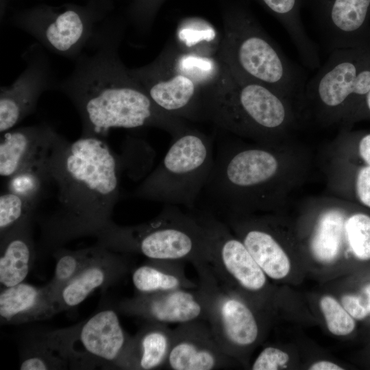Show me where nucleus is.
Returning a JSON list of instances; mask_svg holds the SVG:
<instances>
[{
  "label": "nucleus",
  "mask_w": 370,
  "mask_h": 370,
  "mask_svg": "<svg viewBox=\"0 0 370 370\" xmlns=\"http://www.w3.org/2000/svg\"><path fill=\"white\" fill-rule=\"evenodd\" d=\"M123 29L99 28L58 90L72 103L81 136L106 139L113 128L155 127L173 138L184 121L157 106L119 56Z\"/></svg>",
  "instance_id": "f257e3e1"
},
{
  "label": "nucleus",
  "mask_w": 370,
  "mask_h": 370,
  "mask_svg": "<svg viewBox=\"0 0 370 370\" xmlns=\"http://www.w3.org/2000/svg\"><path fill=\"white\" fill-rule=\"evenodd\" d=\"M57 206L47 216L35 217L40 243L56 250L84 236H96L114 221L119 197V162L106 139L80 136L71 142L57 134L48 157Z\"/></svg>",
  "instance_id": "f03ea898"
},
{
  "label": "nucleus",
  "mask_w": 370,
  "mask_h": 370,
  "mask_svg": "<svg viewBox=\"0 0 370 370\" xmlns=\"http://www.w3.org/2000/svg\"><path fill=\"white\" fill-rule=\"evenodd\" d=\"M223 85L210 88L204 106V118L221 128L265 142L291 123L290 100L271 88L226 67Z\"/></svg>",
  "instance_id": "7ed1b4c3"
},
{
  "label": "nucleus",
  "mask_w": 370,
  "mask_h": 370,
  "mask_svg": "<svg viewBox=\"0 0 370 370\" xmlns=\"http://www.w3.org/2000/svg\"><path fill=\"white\" fill-rule=\"evenodd\" d=\"M98 244L116 252L139 254L149 260L208 262L210 241L201 217L166 205L151 221L134 226L113 222L97 237Z\"/></svg>",
  "instance_id": "20e7f679"
},
{
  "label": "nucleus",
  "mask_w": 370,
  "mask_h": 370,
  "mask_svg": "<svg viewBox=\"0 0 370 370\" xmlns=\"http://www.w3.org/2000/svg\"><path fill=\"white\" fill-rule=\"evenodd\" d=\"M279 169L278 157L265 147L222 144L204 191L228 214L260 207L270 202Z\"/></svg>",
  "instance_id": "39448f33"
},
{
  "label": "nucleus",
  "mask_w": 370,
  "mask_h": 370,
  "mask_svg": "<svg viewBox=\"0 0 370 370\" xmlns=\"http://www.w3.org/2000/svg\"><path fill=\"white\" fill-rule=\"evenodd\" d=\"M214 160L211 138L188 127L173 138L161 162L135 189L132 196L191 208L207 184Z\"/></svg>",
  "instance_id": "423d86ee"
},
{
  "label": "nucleus",
  "mask_w": 370,
  "mask_h": 370,
  "mask_svg": "<svg viewBox=\"0 0 370 370\" xmlns=\"http://www.w3.org/2000/svg\"><path fill=\"white\" fill-rule=\"evenodd\" d=\"M224 65L234 75L267 86L289 100L301 99L306 84L300 69L245 16L226 30Z\"/></svg>",
  "instance_id": "0eeeda50"
},
{
  "label": "nucleus",
  "mask_w": 370,
  "mask_h": 370,
  "mask_svg": "<svg viewBox=\"0 0 370 370\" xmlns=\"http://www.w3.org/2000/svg\"><path fill=\"white\" fill-rule=\"evenodd\" d=\"M319 69L301 99L323 120L354 121L370 91V43L334 50Z\"/></svg>",
  "instance_id": "6e6552de"
},
{
  "label": "nucleus",
  "mask_w": 370,
  "mask_h": 370,
  "mask_svg": "<svg viewBox=\"0 0 370 370\" xmlns=\"http://www.w3.org/2000/svg\"><path fill=\"white\" fill-rule=\"evenodd\" d=\"M70 367L122 369L132 336L122 328L116 312L103 309L88 319L58 330Z\"/></svg>",
  "instance_id": "1a4fd4ad"
},
{
  "label": "nucleus",
  "mask_w": 370,
  "mask_h": 370,
  "mask_svg": "<svg viewBox=\"0 0 370 370\" xmlns=\"http://www.w3.org/2000/svg\"><path fill=\"white\" fill-rule=\"evenodd\" d=\"M194 265L199 278L197 291L205 308V319L219 348L230 356L236 347L253 345L259 328L251 309L230 292L208 263L197 262Z\"/></svg>",
  "instance_id": "9d476101"
},
{
  "label": "nucleus",
  "mask_w": 370,
  "mask_h": 370,
  "mask_svg": "<svg viewBox=\"0 0 370 370\" xmlns=\"http://www.w3.org/2000/svg\"><path fill=\"white\" fill-rule=\"evenodd\" d=\"M130 71L164 112L182 119H204V102L210 88L180 70L174 63L167 71L157 58L148 65Z\"/></svg>",
  "instance_id": "9b49d317"
},
{
  "label": "nucleus",
  "mask_w": 370,
  "mask_h": 370,
  "mask_svg": "<svg viewBox=\"0 0 370 370\" xmlns=\"http://www.w3.org/2000/svg\"><path fill=\"white\" fill-rule=\"evenodd\" d=\"M25 66L10 86L0 88V132L12 130L36 110L41 95L58 90L57 79L45 49L38 42L23 53Z\"/></svg>",
  "instance_id": "f8f14e48"
},
{
  "label": "nucleus",
  "mask_w": 370,
  "mask_h": 370,
  "mask_svg": "<svg viewBox=\"0 0 370 370\" xmlns=\"http://www.w3.org/2000/svg\"><path fill=\"white\" fill-rule=\"evenodd\" d=\"M210 241L208 264L223 283L234 282L248 291L262 290L266 274L241 239L234 237L227 225L212 215L201 217Z\"/></svg>",
  "instance_id": "ddd939ff"
},
{
  "label": "nucleus",
  "mask_w": 370,
  "mask_h": 370,
  "mask_svg": "<svg viewBox=\"0 0 370 370\" xmlns=\"http://www.w3.org/2000/svg\"><path fill=\"white\" fill-rule=\"evenodd\" d=\"M313 4L332 51L370 43V0H313Z\"/></svg>",
  "instance_id": "4468645a"
},
{
  "label": "nucleus",
  "mask_w": 370,
  "mask_h": 370,
  "mask_svg": "<svg viewBox=\"0 0 370 370\" xmlns=\"http://www.w3.org/2000/svg\"><path fill=\"white\" fill-rule=\"evenodd\" d=\"M120 312L161 324L185 323L206 318L197 291L179 288L151 293H137L118 305Z\"/></svg>",
  "instance_id": "2eb2a0df"
},
{
  "label": "nucleus",
  "mask_w": 370,
  "mask_h": 370,
  "mask_svg": "<svg viewBox=\"0 0 370 370\" xmlns=\"http://www.w3.org/2000/svg\"><path fill=\"white\" fill-rule=\"evenodd\" d=\"M18 27L45 49L72 60L81 54L99 29L72 10L45 21H25Z\"/></svg>",
  "instance_id": "dca6fc26"
},
{
  "label": "nucleus",
  "mask_w": 370,
  "mask_h": 370,
  "mask_svg": "<svg viewBox=\"0 0 370 370\" xmlns=\"http://www.w3.org/2000/svg\"><path fill=\"white\" fill-rule=\"evenodd\" d=\"M227 356L218 346L209 326L197 321L180 324L164 366L172 370H212L224 368Z\"/></svg>",
  "instance_id": "f3484780"
},
{
  "label": "nucleus",
  "mask_w": 370,
  "mask_h": 370,
  "mask_svg": "<svg viewBox=\"0 0 370 370\" xmlns=\"http://www.w3.org/2000/svg\"><path fill=\"white\" fill-rule=\"evenodd\" d=\"M128 262L125 256L102 246L98 254L56 295L60 311L77 307L97 289L118 282L128 272Z\"/></svg>",
  "instance_id": "a211bd4d"
},
{
  "label": "nucleus",
  "mask_w": 370,
  "mask_h": 370,
  "mask_svg": "<svg viewBox=\"0 0 370 370\" xmlns=\"http://www.w3.org/2000/svg\"><path fill=\"white\" fill-rule=\"evenodd\" d=\"M58 132L47 123L8 130L1 136L0 175L8 179L49 149Z\"/></svg>",
  "instance_id": "6ab92c4d"
},
{
  "label": "nucleus",
  "mask_w": 370,
  "mask_h": 370,
  "mask_svg": "<svg viewBox=\"0 0 370 370\" xmlns=\"http://www.w3.org/2000/svg\"><path fill=\"white\" fill-rule=\"evenodd\" d=\"M60 312L49 287L24 282L1 288L0 322L2 325L42 321Z\"/></svg>",
  "instance_id": "aec40b11"
},
{
  "label": "nucleus",
  "mask_w": 370,
  "mask_h": 370,
  "mask_svg": "<svg viewBox=\"0 0 370 370\" xmlns=\"http://www.w3.org/2000/svg\"><path fill=\"white\" fill-rule=\"evenodd\" d=\"M32 222L28 221L0 236V283L1 288L24 282L35 258Z\"/></svg>",
  "instance_id": "412c9836"
},
{
  "label": "nucleus",
  "mask_w": 370,
  "mask_h": 370,
  "mask_svg": "<svg viewBox=\"0 0 370 370\" xmlns=\"http://www.w3.org/2000/svg\"><path fill=\"white\" fill-rule=\"evenodd\" d=\"M173 330L164 324L149 322L132 338L123 369L164 368L172 342Z\"/></svg>",
  "instance_id": "4be33fe9"
},
{
  "label": "nucleus",
  "mask_w": 370,
  "mask_h": 370,
  "mask_svg": "<svg viewBox=\"0 0 370 370\" xmlns=\"http://www.w3.org/2000/svg\"><path fill=\"white\" fill-rule=\"evenodd\" d=\"M227 223L239 233L241 241L266 275L280 280L288 274L291 269L288 257L271 234L262 228L245 227L230 215Z\"/></svg>",
  "instance_id": "5701e85b"
},
{
  "label": "nucleus",
  "mask_w": 370,
  "mask_h": 370,
  "mask_svg": "<svg viewBox=\"0 0 370 370\" xmlns=\"http://www.w3.org/2000/svg\"><path fill=\"white\" fill-rule=\"evenodd\" d=\"M178 261L150 260L132 272V280L138 293H151L179 288H193Z\"/></svg>",
  "instance_id": "b1692460"
},
{
  "label": "nucleus",
  "mask_w": 370,
  "mask_h": 370,
  "mask_svg": "<svg viewBox=\"0 0 370 370\" xmlns=\"http://www.w3.org/2000/svg\"><path fill=\"white\" fill-rule=\"evenodd\" d=\"M50 147L45 154L6 179L7 190L22 197L36 208L45 197L49 185L53 184L48 165Z\"/></svg>",
  "instance_id": "393cba45"
},
{
  "label": "nucleus",
  "mask_w": 370,
  "mask_h": 370,
  "mask_svg": "<svg viewBox=\"0 0 370 370\" xmlns=\"http://www.w3.org/2000/svg\"><path fill=\"white\" fill-rule=\"evenodd\" d=\"M70 367L54 331L29 341L21 354V370L64 369Z\"/></svg>",
  "instance_id": "a878e982"
},
{
  "label": "nucleus",
  "mask_w": 370,
  "mask_h": 370,
  "mask_svg": "<svg viewBox=\"0 0 370 370\" xmlns=\"http://www.w3.org/2000/svg\"><path fill=\"white\" fill-rule=\"evenodd\" d=\"M345 221L343 214L337 210H330L321 215L310 243L312 255L318 261L328 263L336 258Z\"/></svg>",
  "instance_id": "bb28decb"
},
{
  "label": "nucleus",
  "mask_w": 370,
  "mask_h": 370,
  "mask_svg": "<svg viewBox=\"0 0 370 370\" xmlns=\"http://www.w3.org/2000/svg\"><path fill=\"white\" fill-rule=\"evenodd\" d=\"M101 247L97 243L95 246L77 250L66 249L62 247L53 251L55 273L47 285L55 299L59 291L98 254Z\"/></svg>",
  "instance_id": "cd10ccee"
},
{
  "label": "nucleus",
  "mask_w": 370,
  "mask_h": 370,
  "mask_svg": "<svg viewBox=\"0 0 370 370\" xmlns=\"http://www.w3.org/2000/svg\"><path fill=\"white\" fill-rule=\"evenodd\" d=\"M37 208L22 197L9 190L0 195V236L17 226L34 220Z\"/></svg>",
  "instance_id": "c85d7f7f"
},
{
  "label": "nucleus",
  "mask_w": 370,
  "mask_h": 370,
  "mask_svg": "<svg viewBox=\"0 0 370 370\" xmlns=\"http://www.w3.org/2000/svg\"><path fill=\"white\" fill-rule=\"evenodd\" d=\"M345 231L355 256L370 260V216L362 212L352 214L345 221Z\"/></svg>",
  "instance_id": "c756f323"
},
{
  "label": "nucleus",
  "mask_w": 370,
  "mask_h": 370,
  "mask_svg": "<svg viewBox=\"0 0 370 370\" xmlns=\"http://www.w3.org/2000/svg\"><path fill=\"white\" fill-rule=\"evenodd\" d=\"M320 306L331 333L345 336L353 332L355 328L353 317L334 298L324 296L320 301Z\"/></svg>",
  "instance_id": "7c9ffc66"
},
{
  "label": "nucleus",
  "mask_w": 370,
  "mask_h": 370,
  "mask_svg": "<svg viewBox=\"0 0 370 370\" xmlns=\"http://www.w3.org/2000/svg\"><path fill=\"white\" fill-rule=\"evenodd\" d=\"M215 36V32L210 26L195 21L185 25L178 33L180 40L187 47H192L201 41L210 42Z\"/></svg>",
  "instance_id": "2f4dec72"
},
{
  "label": "nucleus",
  "mask_w": 370,
  "mask_h": 370,
  "mask_svg": "<svg viewBox=\"0 0 370 370\" xmlns=\"http://www.w3.org/2000/svg\"><path fill=\"white\" fill-rule=\"evenodd\" d=\"M289 356L281 349L268 347L264 349L254 361L253 370H276L284 367Z\"/></svg>",
  "instance_id": "473e14b6"
},
{
  "label": "nucleus",
  "mask_w": 370,
  "mask_h": 370,
  "mask_svg": "<svg viewBox=\"0 0 370 370\" xmlns=\"http://www.w3.org/2000/svg\"><path fill=\"white\" fill-rule=\"evenodd\" d=\"M355 192L358 201L370 208V165L364 164L358 170L355 179Z\"/></svg>",
  "instance_id": "72a5a7b5"
},
{
  "label": "nucleus",
  "mask_w": 370,
  "mask_h": 370,
  "mask_svg": "<svg viewBox=\"0 0 370 370\" xmlns=\"http://www.w3.org/2000/svg\"><path fill=\"white\" fill-rule=\"evenodd\" d=\"M341 304L345 310L356 319H363L369 314L359 296L345 295L341 298Z\"/></svg>",
  "instance_id": "f704fd0d"
},
{
  "label": "nucleus",
  "mask_w": 370,
  "mask_h": 370,
  "mask_svg": "<svg viewBox=\"0 0 370 370\" xmlns=\"http://www.w3.org/2000/svg\"><path fill=\"white\" fill-rule=\"evenodd\" d=\"M358 153L364 164L370 165V132L360 135L358 143Z\"/></svg>",
  "instance_id": "c9c22d12"
},
{
  "label": "nucleus",
  "mask_w": 370,
  "mask_h": 370,
  "mask_svg": "<svg viewBox=\"0 0 370 370\" xmlns=\"http://www.w3.org/2000/svg\"><path fill=\"white\" fill-rule=\"evenodd\" d=\"M363 118H370V91L356 113L354 121Z\"/></svg>",
  "instance_id": "e433bc0d"
},
{
  "label": "nucleus",
  "mask_w": 370,
  "mask_h": 370,
  "mask_svg": "<svg viewBox=\"0 0 370 370\" xmlns=\"http://www.w3.org/2000/svg\"><path fill=\"white\" fill-rule=\"evenodd\" d=\"M310 370H342L343 369L334 362L329 361H319L314 363Z\"/></svg>",
  "instance_id": "4c0bfd02"
},
{
  "label": "nucleus",
  "mask_w": 370,
  "mask_h": 370,
  "mask_svg": "<svg viewBox=\"0 0 370 370\" xmlns=\"http://www.w3.org/2000/svg\"><path fill=\"white\" fill-rule=\"evenodd\" d=\"M363 293L366 299L364 304L370 314V284L364 288Z\"/></svg>",
  "instance_id": "58836bf2"
}]
</instances>
